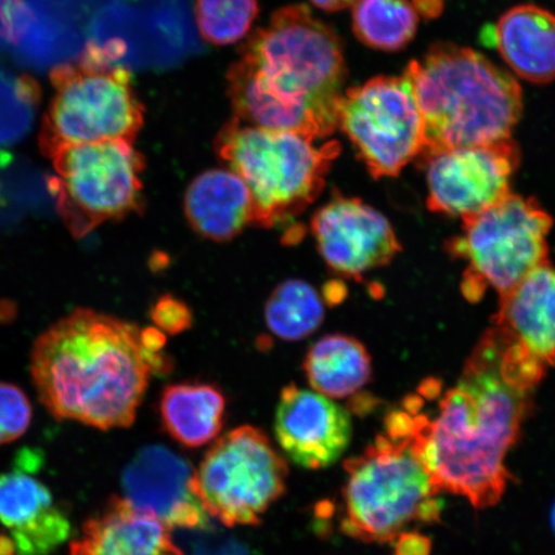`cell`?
Masks as SVG:
<instances>
[{
  "label": "cell",
  "instance_id": "obj_1",
  "mask_svg": "<svg viewBox=\"0 0 555 555\" xmlns=\"http://www.w3.org/2000/svg\"><path fill=\"white\" fill-rule=\"evenodd\" d=\"M532 391L505 376L489 330L464 365L460 384L439 404L435 420L415 412L387 416V434L406 437L437 494L467 498L477 509L501 501L509 474L505 456L515 446Z\"/></svg>",
  "mask_w": 555,
  "mask_h": 555
},
{
  "label": "cell",
  "instance_id": "obj_2",
  "mask_svg": "<svg viewBox=\"0 0 555 555\" xmlns=\"http://www.w3.org/2000/svg\"><path fill=\"white\" fill-rule=\"evenodd\" d=\"M156 328L78 309L35 341L31 377L54 418L108 431L133 425L152 377L170 371Z\"/></svg>",
  "mask_w": 555,
  "mask_h": 555
},
{
  "label": "cell",
  "instance_id": "obj_3",
  "mask_svg": "<svg viewBox=\"0 0 555 555\" xmlns=\"http://www.w3.org/2000/svg\"><path fill=\"white\" fill-rule=\"evenodd\" d=\"M235 117L315 139L335 133L346 64L341 41L302 4L276 11L229 68Z\"/></svg>",
  "mask_w": 555,
  "mask_h": 555
},
{
  "label": "cell",
  "instance_id": "obj_4",
  "mask_svg": "<svg viewBox=\"0 0 555 555\" xmlns=\"http://www.w3.org/2000/svg\"><path fill=\"white\" fill-rule=\"evenodd\" d=\"M404 74L425 125L418 163L443 150L508 139L522 115L517 80L469 48L436 43Z\"/></svg>",
  "mask_w": 555,
  "mask_h": 555
},
{
  "label": "cell",
  "instance_id": "obj_5",
  "mask_svg": "<svg viewBox=\"0 0 555 555\" xmlns=\"http://www.w3.org/2000/svg\"><path fill=\"white\" fill-rule=\"evenodd\" d=\"M219 156L251 193L254 224L293 223L322 193L339 144L243 124L235 117L217 139Z\"/></svg>",
  "mask_w": 555,
  "mask_h": 555
},
{
  "label": "cell",
  "instance_id": "obj_6",
  "mask_svg": "<svg viewBox=\"0 0 555 555\" xmlns=\"http://www.w3.org/2000/svg\"><path fill=\"white\" fill-rule=\"evenodd\" d=\"M341 529L365 543H390L414 520H439L441 502L406 437L378 436L345 463Z\"/></svg>",
  "mask_w": 555,
  "mask_h": 555
},
{
  "label": "cell",
  "instance_id": "obj_7",
  "mask_svg": "<svg viewBox=\"0 0 555 555\" xmlns=\"http://www.w3.org/2000/svg\"><path fill=\"white\" fill-rule=\"evenodd\" d=\"M51 81L54 95L39 137L46 156L67 144L134 143L144 108L127 68L85 51L78 62L54 66Z\"/></svg>",
  "mask_w": 555,
  "mask_h": 555
},
{
  "label": "cell",
  "instance_id": "obj_8",
  "mask_svg": "<svg viewBox=\"0 0 555 555\" xmlns=\"http://www.w3.org/2000/svg\"><path fill=\"white\" fill-rule=\"evenodd\" d=\"M462 220V234L450 240L447 249L467 261L462 291L472 302L489 288L503 296L547 262L553 219L535 198L511 193L488 210Z\"/></svg>",
  "mask_w": 555,
  "mask_h": 555
},
{
  "label": "cell",
  "instance_id": "obj_9",
  "mask_svg": "<svg viewBox=\"0 0 555 555\" xmlns=\"http://www.w3.org/2000/svg\"><path fill=\"white\" fill-rule=\"evenodd\" d=\"M51 158L54 176L47 179V190L74 237H86L139 207L144 162L133 143L67 144Z\"/></svg>",
  "mask_w": 555,
  "mask_h": 555
},
{
  "label": "cell",
  "instance_id": "obj_10",
  "mask_svg": "<svg viewBox=\"0 0 555 555\" xmlns=\"http://www.w3.org/2000/svg\"><path fill=\"white\" fill-rule=\"evenodd\" d=\"M288 467L261 429H232L194 470L192 491L208 517L227 527L255 526L287 488Z\"/></svg>",
  "mask_w": 555,
  "mask_h": 555
},
{
  "label": "cell",
  "instance_id": "obj_11",
  "mask_svg": "<svg viewBox=\"0 0 555 555\" xmlns=\"http://www.w3.org/2000/svg\"><path fill=\"white\" fill-rule=\"evenodd\" d=\"M338 127L376 179L398 177L425 149V125L405 74L377 76L347 90Z\"/></svg>",
  "mask_w": 555,
  "mask_h": 555
},
{
  "label": "cell",
  "instance_id": "obj_12",
  "mask_svg": "<svg viewBox=\"0 0 555 555\" xmlns=\"http://www.w3.org/2000/svg\"><path fill=\"white\" fill-rule=\"evenodd\" d=\"M512 138L436 152L423 158L427 171L429 210L462 219L488 210L511 194L519 165Z\"/></svg>",
  "mask_w": 555,
  "mask_h": 555
},
{
  "label": "cell",
  "instance_id": "obj_13",
  "mask_svg": "<svg viewBox=\"0 0 555 555\" xmlns=\"http://www.w3.org/2000/svg\"><path fill=\"white\" fill-rule=\"evenodd\" d=\"M311 232L328 267L353 280L387 266L401 251L397 234L384 215L362 199L341 194L319 208Z\"/></svg>",
  "mask_w": 555,
  "mask_h": 555
},
{
  "label": "cell",
  "instance_id": "obj_14",
  "mask_svg": "<svg viewBox=\"0 0 555 555\" xmlns=\"http://www.w3.org/2000/svg\"><path fill=\"white\" fill-rule=\"evenodd\" d=\"M274 433L291 462L307 469L332 466L349 447V412L324 397L296 385L284 387L278 401Z\"/></svg>",
  "mask_w": 555,
  "mask_h": 555
},
{
  "label": "cell",
  "instance_id": "obj_15",
  "mask_svg": "<svg viewBox=\"0 0 555 555\" xmlns=\"http://www.w3.org/2000/svg\"><path fill=\"white\" fill-rule=\"evenodd\" d=\"M191 464L171 450L138 451L122 474L124 499L169 527L205 530L208 516L192 491Z\"/></svg>",
  "mask_w": 555,
  "mask_h": 555
},
{
  "label": "cell",
  "instance_id": "obj_16",
  "mask_svg": "<svg viewBox=\"0 0 555 555\" xmlns=\"http://www.w3.org/2000/svg\"><path fill=\"white\" fill-rule=\"evenodd\" d=\"M69 555H184L170 527L127 499L114 496L82 525Z\"/></svg>",
  "mask_w": 555,
  "mask_h": 555
},
{
  "label": "cell",
  "instance_id": "obj_17",
  "mask_svg": "<svg viewBox=\"0 0 555 555\" xmlns=\"http://www.w3.org/2000/svg\"><path fill=\"white\" fill-rule=\"evenodd\" d=\"M499 298L495 327L546 370L555 366V268L543 263Z\"/></svg>",
  "mask_w": 555,
  "mask_h": 555
},
{
  "label": "cell",
  "instance_id": "obj_18",
  "mask_svg": "<svg viewBox=\"0 0 555 555\" xmlns=\"http://www.w3.org/2000/svg\"><path fill=\"white\" fill-rule=\"evenodd\" d=\"M185 215L203 237L225 242L254 224L251 193L231 169L201 173L185 193Z\"/></svg>",
  "mask_w": 555,
  "mask_h": 555
},
{
  "label": "cell",
  "instance_id": "obj_19",
  "mask_svg": "<svg viewBox=\"0 0 555 555\" xmlns=\"http://www.w3.org/2000/svg\"><path fill=\"white\" fill-rule=\"evenodd\" d=\"M492 40L513 72L533 85L555 79V16L533 4L517 5L499 18Z\"/></svg>",
  "mask_w": 555,
  "mask_h": 555
},
{
  "label": "cell",
  "instance_id": "obj_20",
  "mask_svg": "<svg viewBox=\"0 0 555 555\" xmlns=\"http://www.w3.org/2000/svg\"><path fill=\"white\" fill-rule=\"evenodd\" d=\"M227 399L217 386L184 382L165 388L159 416L165 431L186 448L211 442L223 429Z\"/></svg>",
  "mask_w": 555,
  "mask_h": 555
},
{
  "label": "cell",
  "instance_id": "obj_21",
  "mask_svg": "<svg viewBox=\"0 0 555 555\" xmlns=\"http://www.w3.org/2000/svg\"><path fill=\"white\" fill-rule=\"evenodd\" d=\"M73 39L61 4L53 0H25L12 21L7 52L21 65L43 69L66 57Z\"/></svg>",
  "mask_w": 555,
  "mask_h": 555
},
{
  "label": "cell",
  "instance_id": "obj_22",
  "mask_svg": "<svg viewBox=\"0 0 555 555\" xmlns=\"http://www.w3.org/2000/svg\"><path fill=\"white\" fill-rule=\"evenodd\" d=\"M312 390L330 399H345L362 390L372 376V362L362 343L328 335L310 347L304 360Z\"/></svg>",
  "mask_w": 555,
  "mask_h": 555
},
{
  "label": "cell",
  "instance_id": "obj_23",
  "mask_svg": "<svg viewBox=\"0 0 555 555\" xmlns=\"http://www.w3.org/2000/svg\"><path fill=\"white\" fill-rule=\"evenodd\" d=\"M418 15L409 0H357L352 29L359 41L384 52H398L414 38Z\"/></svg>",
  "mask_w": 555,
  "mask_h": 555
},
{
  "label": "cell",
  "instance_id": "obj_24",
  "mask_svg": "<svg viewBox=\"0 0 555 555\" xmlns=\"http://www.w3.org/2000/svg\"><path fill=\"white\" fill-rule=\"evenodd\" d=\"M324 305L309 283L283 282L270 295L266 308L268 328L284 341H301L323 323Z\"/></svg>",
  "mask_w": 555,
  "mask_h": 555
},
{
  "label": "cell",
  "instance_id": "obj_25",
  "mask_svg": "<svg viewBox=\"0 0 555 555\" xmlns=\"http://www.w3.org/2000/svg\"><path fill=\"white\" fill-rule=\"evenodd\" d=\"M37 80L0 68V145L21 141L33 127L40 103Z\"/></svg>",
  "mask_w": 555,
  "mask_h": 555
},
{
  "label": "cell",
  "instance_id": "obj_26",
  "mask_svg": "<svg viewBox=\"0 0 555 555\" xmlns=\"http://www.w3.org/2000/svg\"><path fill=\"white\" fill-rule=\"evenodd\" d=\"M258 15V0H196L199 33L211 44L228 46L245 38Z\"/></svg>",
  "mask_w": 555,
  "mask_h": 555
},
{
  "label": "cell",
  "instance_id": "obj_27",
  "mask_svg": "<svg viewBox=\"0 0 555 555\" xmlns=\"http://www.w3.org/2000/svg\"><path fill=\"white\" fill-rule=\"evenodd\" d=\"M53 505V495L31 474L15 469L0 475V522L10 530L24 526Z\"/></svg>",
  "mask_w": 555,
  "mask_h": 555
},
{
  "label": "cell",
  "instance_id": "obj_28",
  "mask_svg": "<svg viewBox=\"0 0 555 555\" xmlns=\"http://www.w3.org/2000/svg\"><path fill=\"white\" fill-rule=\"evenodd\" d=\"M17 555H51L72 533V524L57 506L11 530Z\"/></svg>",
  "mask_w": 555,
  "mask_h": 555
},
{
  "label": "cell",
  "instance_id": "obj_29",
  "mask_svg": "<svg viewBox=\"0 0 555 555\" xmlns=\"http://www.w3.org/2000/svg\"><path fill=\"white\" fill-rule=\"evenodd\" d=\"M33 408L15 385L0 382V446L16 441L31 425Z\"/></svg>",
  "mask_w": 555,
  "mask_h": 555
},
{
  "label": "cell",
  "instance_id": "obj_30",
  "mask_svg": "<svg viewBox=\"0 0 555 555\" xmlns=\"http://www.w3.org/2000/svg\"><path fill=\"white\" fill-rule=\"evenodd\" d=\"M192 555H251V552L240 540L206 527V532L194 541Z\"/></svg>",
  "mask_w": 555,
  "mask_h": 555
},
{
  "label": "cell",
  "instance_id": "obj_31",
  "mask_svg": "<svg viewBox=\"0 0 555 555\" xmlns=\"http://www.w3.org/2000/svg\"><path fill=\"white\" fill-rule=\"evenodd\" d=\"M154 321L165 332L179 333L190 327L191 314L182 302L166 298L156 305Z\"/></svg>",
  "mask_w": 555,
  "mask_h": 555
},
{
  "label": "cell",
  "instance_id": "obj_32",
  "mask_svg": "<svg viewBox=\"0 0 555 555\" xmlns=\"http://www.w3.org/2000/svg\"><path fill=\"white\" fill-rule=\"evenodd\" d=\"M395 541V555H431V541L420 533L401 532Z\"/></svg>",
  "mask_w": 555,
  "mask_h": 555
},
{
  "label": "cell",
  "instance_id": "obj_33",
  "mask_svg": "<svg viewBox=\"0 0 555 555\" xmlns=\"http://www.w3.org/2000/svg\"><path fill=\"white\" fill-rule=\"evenodd\" d=\"M25 0H0V53L7 52V40L13 18Z\"/></svg>",
  "mask_w": 555,
  "mask_h": 555
},
{
  "label": "cell",
  "instance_id": "obj_34",
  "mask_svg": "<svg viewBox=\"0 0 555 555\" xmlns=\"http://www.w3.org/2000/svg\"><path fill=\"white\" fill-rule=\"evenodd\" d=\"M41 467V453L33 449L21 450L16 456L15 468L26 472V474H34Z\"/></svg>",
  "mask_w": 555,
  "mask_h": 555
},
{
  "label": "cell",
  "instance_id": "obj_35",
  "mask_svg": "<svg viewBox=\"0 0 555 555\" xmlns=\"http://www.w3.org/2000/svg\"><path fill=\"white\" fill-rule=\"evenodd\" d=\"M310 2L325 12H337L349 9L357 0H310Z\"/></svg>",
  "mask_w": 555,
  "mask_h": 555
},
{
  "label": "cell",
  "instance_id": "obj_36",
  "mask_svg": "<svg viewBox=\"0 0 555 555\" xmlns=\"http://www.w3.org/2000/svg\"><path fill=\"white\" fill-rule=\"evenodd\" d=\"M0 555H17L11 537L0 535Z\"/></svg>",
  "mask_w": 555,
  "mask_h": 555
},
{
  "label": "cell",
  "instance_id": "obj_37",
  "mask_svg": "<svg viewBox=\"0 0 555 555\" xmlns=\"http://www.w3.org/2000/svg\"><path fill=\"white\" fill-rule=\"evenodd\" d=\"M552 520H553V526H554V530H555V504H554V508L552 512Z\"/></svg>",
  "mask_w": 555,
  "mask_h": 555
}]
</instances>
